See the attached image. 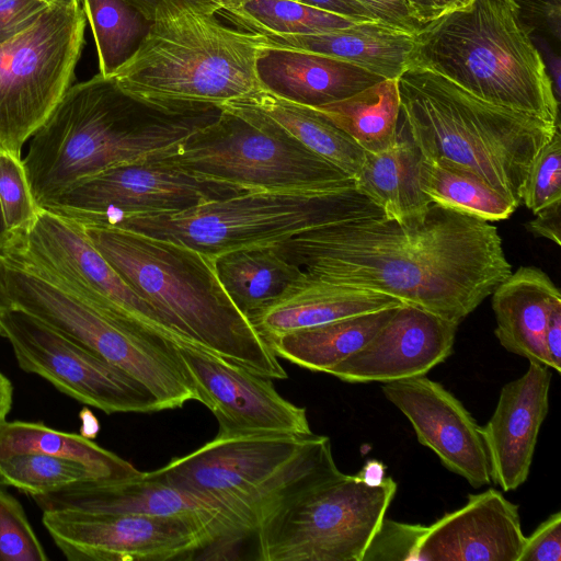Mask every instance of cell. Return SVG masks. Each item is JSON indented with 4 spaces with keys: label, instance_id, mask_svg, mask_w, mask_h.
Wrapping results in <instances>:
<instances>
[{
    "label": "cell",
    "instance_id": "6da1fadb",
    "mask_svg": "<svg viewBox=\"0 0 561 561\" xmlns=\"http://www.w3.org/2000/svg\"><path fill=\"white\" fill-rule=\"evenodd\" d=\"M273 248L310 277L385 294L457 324L512 273L495 226L436 203L421 220L348 219Z\"/></svg>",
    "mask_w": 561,
    "mask_h": 561
},
{
    "label": "cell",
    "instance_id": "7a4b0ae2",
    "mask_svg": "<svg viewBox=\"0 0 561 561\" xmlns=\"http://www.w3.org/2000/svg\"><path fill=\"white\" fill-rule=\"evenodd\" d=\"M220 113L144 101L100 73L76 83L31 136L22 162L33 198L39 206L106 169L164 151Z\"/></svg>",
    "mask_w": 561,
    "mask_h": 561
},
{
    "label": "cell",
    "instance_id": "3957f363",
    "mask_svg": "<svg viewBox=\"0 0 561 561\" xmlns=\"http://www.w3.org/2000/svg\"><path fill=\"white\" fill-rule=\"evenodd\" d=\"M81 227L121 277L194 346L256 375L287 378L277 356L227 295L213 257L130 230Z\"/></svg>",
    "mask_w": 561,
    "mask_h": 561
},
{
    "label": "cell",
    "instance_id": "277c9868",
    "mask_svg": "<svg viewBox=\"0 0 561 561\" xmlns=\"http://www.w3.org/2000/svg\"><path fill=\"white\" fill-rule=\"evenodd\" d=\"M398 88L402 127L424 159L473 173L522 204L533 160L560 125L482 101L417 66Z\"/></svg>",
    "mask_w": 561,
    "mask_h": 561
},
{
    "label": "cell",
    "instance_id": "5b68a950",
    "mask_svg": "<svg viewBox=\"0 0 561 561\" xmlns=\"http://www.w3.org/2000/svg\"><path fill=\"white\" fill-rule=\"evenodd\" d=\"M410 66L493 105L560 125L552 78L515 0H470L422 25Z\"/></svg>",
    "mask_w": 561,
    "mask_h": 561
},
{
    "label": "cell",
    "instance_id": "8992f818",
    "mask_svg": "<svg viewBox=\"0 0 561 561\" xmlns=\"http://www.w3.org/2000/svg\"><path fill=\"white\" fill-rule=\"evenodd\" d=\"M261 34L224 24L191 2L164 0L148 34L111 77L126 93L170 105L225 103L260 89Z\"/></svg>",
    "mask_w": 561,
    "mask_h": 561
},
{
    "label": "cell",
    "instance_id": "52a82bcc",
    "mask_svg": "<svg viewBox=\"0 0 561 561\" xmlns=\"http://www.w3.org/2000/svg\"><path fill=\"white\" fill-rule=\"evenodd\" d=\"M149 473L218 504L252 536L284 502L342 471L330 438L312 433L217 434Z\"/></svg>",
    "mask_w": 561,
    "mask_h": 561
},
{
    "label": "cell",
    "instance_id": "ba28073f",
    "mask_svg": "<svg viewBox=\"0 0 561 561\" xmlns=\"http://www.w3.org/2000/svg\"><path fill=\"white\" fill-rule=\"evenodd\" d=\"M383 216L356 188L245 192L187 209L123 218L108 227L190 247L213 259L245 248L272 247L337 221Z\"/></svg>",
    "mask_w": 561,
    "mask_h": 561
},
{
    "label": "cell",
    "instance_id": "9c48e42d",
    "mask_svg": "<svg viewBox=\"0 0 561 561\" xmlns=\"http://www.w3.org/2000/svg\"><path fill=\"white\" fill-rule=\"evenodd\" d=\"M159 156L201 180L242 192L342 191L354 179L273 121L236 103Z\"/></svg>",
    "mask_w": 561,
    "mask_h": 561
},
{
    "label": "cell",
    "instance_id": "30bf717a",
    "mask_svg": "<svg viewBox=\"0 0 561 561\" xmlns=\"http://www.w3.org/2000/svg\"><path fill=\"white\" fill-rule=\"evenodd\" d=\"M4 278L13 307L35 316L137 379L163 410L198 400L175 343L98 310L9 262H4Z\"/></svg>",
    "mask_w": 561,
    "mask_h": 561
},
{
    "label": "cell",
    "instance_id": "8fae6325",
    "mask_svg": "<svg viewBox=\"0 0 561 561\" xmlns=\"http://www.w3.org/2000/svg\"><path fill=\"white\" fill-rule=\"evenodd\" d=\"M397 492L391 477L377 486L357 474L314 484L277 507L256 529L261 561H363Z\"/></svg>",
    "mask_w": 561,
    "mask_h": 561
},
{
    "label": "cell",
    "instance_id": "7c38bea8",
    "mask_svg": "<svg viewBox=\"0 0 561 561\" xmlns=\"http://www.w3.org/2000/svg\"><path fill=\"white\" fill-rule=\"evenodd\" d=\"M85 24L81 5H50L0 44V149L21 157L24 142L72 85Z\"/></svg>",
    "mask_w": 561,
    "mask_h": 561
},
{
    "label": "cell",
    "instance_id": "4fadbf2b",
    "mask_svg": "<svg viewBox=\"0 0 561 561\" xmlns=\"http://www.w3.org/2000/svg\"><path fill=\"white\" fill-rule=\"evenodd\" d=\"M3 261L98 310L124 318L172 343L193 345L121 277L82 227L71 220L38 207L33 226L13 243Z\"/></svg>",
    "mask_w": 561,
    "mask_h": 561
},
{
    "label": "cell",
    "instance_id": "5bb4252c",
    "mask_svg": "<svg viewBox=\"0 0 561 561\" xmlns=\"http://www.w3.org/2000/svg\"><path fill=\"white\" fill-rule=\"evenodd\" d=\"M242 193L187 174L158 152L87 178L38 207L81 226L108 227L123 218L183 210Z\"/></svg>",
    "mask_w": 561,
    "mask_h": 561
},
{
    "label": "cell",
    "instance_id": "9a60e30c",
    "mask_svg": "<svg viewBox=\"0 0 561 561\" xmlns=\"http://www.w3.org/2000/svg\"><path fill=\"white\" fill-rule=\"evenodd\" d=\"M0 335L21 369L84 404L106 414L163 411L137 379L21 308L0 311Z\"/></svg>",
    "mask_w": 561,
    "mask_h": 561
},
{
    "label": "cell",
    "instance_id": "2e32d148",
    "mask_svg": "<svg viewBox=\"0 0 561 561\" xmlns=\"http://www.w3.org/2000/svg\"><path fill=\"white\" fill-rule=\"evenodd\" d=\"M42 522L70 561H167L219 545L208 526L188 518L54 510Z\"/></svg>",
    "mask_w": 561,
    "mask_h": 561
},
{
    "label": "cell",
    "instance_id": "e0dca14e",
    "mask_svg": "<svg viewBox=\"0 0 561 561\" xmlns=\"http://www.w3.org/2000/svg\"><path fill=\"white\" fill-rule=\"evenodd\" d=\"M198 401L218 421V435H310L307 412L283 398L271 378L205 350L176 344Z\"/></svg>",
    "mask_w": 561,
    "mask_h": 561
},
{
    "label": "cell",
    "instance_id": "ac0fdd59",
    "mask_svg": "<svg viewBox=\"0 0 561 561\" xmlns=\"http://www.w3.org/2000/svg\"><path fill=\"white\" fill-rule=\"evenodd\" d=\"M32 497L43 512L77 510L194 519L208 526L222 547L251 536L218 504L175 488L149 472L118 481H77Z\"/></svg>",
    "mask_w": 561,
    "mask_h": 561
},
{
    "label": "cell",
    "instance_id": "d6986e66",
    "mask_svg": "<svg viewBox=\"0 0 561 561\" xmlns=\"http://www.w3.org/2000/svg\"><path fill=\"white\" fill-rule=\"evenodd\" d=\"M381 390L407 416L419 443L432 449L444 467L473 488L492 482L482 426L442 383L420 376L383 382Z\"/></svg>",
    "mask_w": 561,
    "mask_h": 561
},
{
    "label": "cell",
    "instance_id": "ffe728a7",
    "mask_svg": "<svg viewBox=\"0 0 561 561\" xmlns=\"http://www.w3.org/2000/svg\"><path fill=\"white\" fill-rule=\"evenodd\" d=\"M458 324L403 305L356 353L330 375L345 382H389L426 376L453 353Z\"/></svg>",
    "mask_w": 561,
    "mask_h": 561
},
{
    "label": "cell",
    "instance_id": "44dd1931",
    "mask_svg": "<svg viewBox=\"0 0 561 561\" xmlns=\"http://www.w3.org/2000/svg\"><path fill=\"white\" fill-rule=\"evenodd\" d=\"M525 535L518 506L500 491L469 494L460 508L432 525L417 547V561H518Z\"/></svg>",
    "mask_w": 561,
    "mask_h": 561
},
{
    "label": "cell",
    "instance_id": "7402d4cb",
    "mask_svg": "<svg viewBox=\"0 0 561 561\" xmlns=\"http://www.w3.org/2000/svg\"><path fill=\"white\" fill-rule=\"evenodd\" d=\"M551 371L529 362L526 373L501 389L495 410L482 426L492 482L514 491L526 482L540 427L548 414Z\"/></svg>",
    "mask_w": 561,
    "mask_h": 561
},
{
    "label": "cell",
    "instance_id": "603a6c76",
    "mask_svg": "<svg viewBox=\"0 0 561 561\" xmlns=\"http://www.w3.org/2000/svg\"><path fill=\"white\" fill-rule=\"evenodd\" d=\"M256 76L263 90L307 106L343 100L386 79L341 59L268 46L257 57Z\"/></svg>",
    "mask_w": 561,
    "mask_h": 561
},
{
    "label": "cell",
    "instance_id": "cb8c5ba5",
    "mask_svg": "<svg viewBox=\"0 0 561 561\" xmlns=\"http://www.w3.org/2000/svg\"><path fill=\"white\" fill-rule=\"evenodd\" d=\"M403 305L391 296L331 284L301 271L280 296L248 316V320L267 342L293 331Z\"/></svg>",
    "mask_w": 561,
    "mask_h": 561
},
{
    "label": "cell",
    "instance_id": "d4e9b609",
    "mask_svg": "<svg viewBox=\"0 0 561 561\" xmlns=\"http://www.w3.org/2000/svg\"><path fill=\"white\" fill-rule=\"evenodd\" d=\"M558 302L560 290L542 270L522 266L511 273L492 293L494 334L500 344L550 368L545 334L549 313Z\"/></svg>",
    "mask_w": 561,
    "mask_h": 561
},
{
    "label": "cell",
    "instance_id": "484cf974",
    "mask_svg": "<svg viewBox=\"0 0 561 561\" xmlns=\"http://www.w3.org/2000/svg\"><path fill=\"white\" fill-rule=\"evenodd\" d=\"M261 35L263 46L341 59L390 79H397L410 66L415 37V33L379 21L319 34Z\"/></svg>",
    "mask_w": 561,
    "mask_h": 561
},
{
    "label": "cell",
    "instance_id": "4316f807",
    "mask_svg": "<svg viewBox=\"0 0 561 561\" xmlns=\"http://www.w3.org/2000/svg\"><path fill=\"white\" fill-rule=\"evenodd\" d=\"M422 153L404 128L390 149L365 152L353 176L356 191L378 206L383 217L400 224L423 219L432 204L420 183Z\"/></svg>",
    "mask_w": 561,
    "mask_h": 561
},
{
    "label": "cell",
    "instance_id": "83f0119b",
    "mask_svg": "<svg viewBox=\"0 0 561 561\" xmlns=\"http://www.w3.org/2000/svg\"><path fill=\"white\" fill-rule=\"evenodd\" d=\"M397 308L293 331L266 343L277 357L311 371L329 374L337 364L359 351L387 323Z\"/></svg>",
    "mask_w": 561,
    "mask_h": 561
},
{
    "label": "cell",
    "instance_id": "f1b7e54d",
    "mask_svg": "<svg viewBox=\"0 0 561 561\" xmlns=\"http://www.w3.org/2000/svg\"><path fill=\"white\" fill-rule=\"evenodd\" d=\"M229 102L250 107L266 116L306 148L352 178L363 162L365 151L348 135L310 106L288 101L263 89Z\"/></svg>",
    "mask_w": 561,
    "mask_h": 561
},
{
    "label": "cell",
    "instance_id": "f546056e",
    "mask_svg": "<svg viewBox=\"0 0 561 561\" xmlns=\"http://www.w3.org/2000/svg\"><path fill=\"white\" fill-rule=\"evenodd\" d=\"M18 454H45L82 463L101 481L141 474L130 462L83 435L60 432L43 423L4 421L0 425V459Z\"/></svg>",
    "mask_w": 561,
    "mask_h": 561
},
{
    "label": "cell",
    "instance_id": "4dcf8cb0",
    "mask_svg": "<svg viewBox=\"0 0 561 561\" xmlns=\"http://www.w3.org/2000/svg\"><path fill=\"white\" fill-rule=\"evenodd\" d=\"M214 262L224 289L247 318L275 300L301 274L273 245L226 252Z\"/></svg>",
    "mask_w": 561,
    "mask_h": 561
},
{
    "label": "cell",
    "instance_id": "1f68e13d",
    "mask_svg": "<svg viewBox=\"0 0 561 561\" xmlns=\"http://www.w3.org/2000/svg\"><path fill=\"white\" fill-rule=\"evenodd\" d=\"M348 135L365 152L393 147L398 137V78L382 79L340 101L310 106Z\"/></svg>",
    "mask_w": 561,
    "mask_h": 561
},
{
    "label": "cell",
    "instance_id": "d6a6232c",
    "mask_svg": "<svg viewBox=\"0 0 561 561\" xmlns=\"http://www.w3.org/2000/svg\"><path fill=\"white\" fill-rule=\"evenodd\" d=\"M420 183L432 203L482 220L506 219L518 208L473 173L424 158L420 163Z\"/></svg>",
    "mask_w": 561,
    "mask_h": 561
},
{
    "label": "cell",
    "instance_id": "836d02e7",
    "mask_svg": "<svg viewBox=\"0 0 561 561\" xmlns=\"http://www.w3.org/2000/svg\"><path fill=\"white\" fill-rule=\"evenodd\" d=\"M218 15L257 34L308 35L346 28L360 22L295 0H241Z\"/></svg>",
    "mask_w": 561,
    "mask_h": 561
},
{
    "label": "cell",
    "instance_id": "e575fe53",
    "mask_svg": "<svg viewBox=\"0 0 561 561\" xmlns=\"http://www.w3.org/2000/svg\"><path fill=\"white\" fill-rule=\"evenodd\" d=\"M99 59V73L111 77L139 47L152 21L126 0H81Z\"/></svg>",
    "mask_w": 561,
    "mask_h": 561
},
{
    "label": "cell",
    "instance_id": "d590c367",
    "mask_svg": "<svg viewBox=\"0 0 561 561\" xmlns=\"http://www.w3.org/2000/svg\"><path fill=\"white\" fill-rule=\"evenodd\" d=\"M83 480L98 479L90 469L71 459L45 454H18L0 459V484L31 496Z\"/></svg>",
    "mask_w": 561,
    "mask_h": 561
},
{
    "label": "cell",
    "instance_id": "8d00e7d4",
    "mask_svg": "<svg viewBox=\"0 0 561 561\" xmlns=\"http://www.w3.org/2000/svg\"><path fill=\"white\" fill-rule=\"evenodd\" d=\"M0 208L12 247L33 226L38 206L31 193L21 157L3 149H0Z\"/></svg>",
    "mask_w": 561,
    "mask_h": 561
},
{
    "label": "cell",
    "instance_id": "74e56055",
    "mask_svg": "<svg viewBox=\"0 0 561 561\" xmlns=\"http://www.w3.org/2000/svg\"><path fill=\"white\" fill-rule=\"evenodd\" d=\"M47 560L20 502L0 490V561Z\"/></svg>",
    "mask_w": 561,
    "mask_h": 561
},
{
    "label": "cell",
    "instance_id": "f35d334b",
    "mask_svg": "<svg viewBox=\"0 0 561 561\" xmlns=\"http://www.w3.org/2000/svg\"><path fill=\"white\" fill-rule=\"evenodd\" d=\"M558 201H561L560 128L533 160L522 195V203L534 215Z\"/></svg>",
    "mask_w": 561,
    "mask_h": 561
},
{
    "label": "cell",
    "instance_id": "ab89813d",
    "mask_svg": "<svg viewBox=\"0 0 561 561\" xmlns=\"http://www.w3.org/2000/svg\"><path fill=\"white\" fill-rule=\"evenodd\" d=\"M427 526L383 518L363 561L417 560V547Z\"/></svg>",
    "mask_w": 561,
    "mask_h": 561
},
{
    "label": "cell",
    "instance_id": "60d3db41",
    "mask_svg": "<svg viewBox=\"0 0 561 561\" xmlns=\"http://www.w3.org/2000/svg\"><path fill=\"white\" fill-rule=\"evenodd\" d=\"M561 560V512L545 519L528 537L518 561Z\"/></svg>",
    "mask_w": 561,
    "mask_h": 561
},
{
    "label": "cell",
    "instance_id": "b9f144b4",
    "mask_svg": "<svg viewBox=\"0 0 561 561\" xmlns=\"http://www.w3.org/2000/svg\"><path fill=\"white\" fill-rule=\"evenodd\" d=\"M48 7L42 0H0V44L32 24Z\"/></svg>",
    "mask_w": 561,
    "mask_h": 561
},
{
    "label": "cell",
    "instance_id": "7bdbcfd3",
    "mask_svg": "<svg viewBox=\"0 0 561 561\" xmlns=\"http://www.w3.org/2000/svg\"><path fill=\"white\" fill-rule=\"evenodd\" d=\"M359 2L375 20L402 28L412 33H416L421 28L419 24L409 13L403 0H356Z\"/></svg>",
    "mask_w": 561,
    "mask_h": 561
},
{
    "label": "cell",
    "instance_id": "ee69618b",
    "mask_svg": "<svg viewBox=\"0 0 561 561\" xmlns=\"http://www.w3.org/2000/svg\"><path fill=\"white\" fill-rule=\"evenodd\" d=\"M520 18L528 16L549 36L560 42V0H515Z\"/></svg>",
    "mask_w": 561,
    "mask_h": 561
},
{
    "label": "cell",
    "instance_id": "f6af8a7d",
    "mask_svg": "<svg viewBox=\"0 0 561 561\" xmlns=\"http://www.w3.org/2000/svg\"><path fill=\"white\" fill-rule=\"evenodd\" d=\"M561 201L548 205L537 214L535 218L527 224V228L537 237H543L560 245L561 232Z\"/></svg>",
    "mask_w": 561,
    "mask_h": 561
},
{
    "label": "cell",
    "instance_id": "bcb514c9",
    "mask_svg": "<svg viewBox=\"0 0 561 561\" xmlns=\"http://www.w3.org/2000/svg\"><path fill=\"white\" fill-rule=\"evenodd\" d=\"M545 345L550 368L561 371V302L553 306L549 313Z\"/></svg>",
    "mask_w": 561,
    "mask_h": 561
},
{
    "label": "cell",
    "instance_id": "7dc6e473",
    "mask_svg": "<svg viewBox=\"0 0 561 561\" xmlns=\"http://www.w3.org/2000/svg\"><path fill=\"white\" fill-rule=\"evenodd\" d=\"M357 21H377L356 0H295Z\"/></svg>",
    "mask_w": 561,
    "mask_h": 561
},
{
    "label": "cell",
    "instance_id": "c3c4849f",
    "mask_svg": "<svg viewBox=\"0 0 561 561\" xmlns=\"http://www.w3.org/2000/svg\"><path fill=\"white\" fill-rule=\"evenodd\" d=\"M135 9H137L145 18L152 21L156 9L164 0H126ZM191 2L207 11L214 12L218 15L224 5L217 0H180Z\"/></svg>",
    "mask_w": 561,
    "mask_h": 561
},
{
    "label": "cell",
    "instance_id": "681fc988",
    "mask_svg": "<svg viewBox=\"0 0 561 561\" xmlns=\"http://www.w3.org/2000/svg\"><path fill=\"white\" fill-rule=\"evenodd\" d=\"M411 16L421 25L438 18L431 0H403Z\"/></svg>",
    "mask_w": 561,
    "mask_h": 561
},
{
    "label": "cell",
    "instance_id": "f907efd6",
    "mask_svg": "<svg viewBox=\"0 0 561 561\" xmlns=\"http://www.w3.org/2000/svg\"><path fill=\"white\" fill-rule=\"evenodd\" d=\"M387 467L377 459L366 461L363 468L356 473L357 477L369 486H377L386 479Z\"/></svg>",
    "mask_w": 561,
    "mask_h": 561
},
{
    "label": "cell",
    "instance_id": "816d5d0a",
    "mask_svg": "<svg viewBox=\"0 0 561 561\" xmlns=\"http://www.w3.org/2000/svg\"><path fill=\"white\" fill-rule=\"evenodd\" d=\"M13 386L8 377L0 371V425L7 421L11 411Z\"/></svg>",
    "mask_w": 561,
    "mask_h": 561
},
{
    "label": "cell",
    "instance_id": "f5cc1de1",
    "mask_svg": "<svg viewBox=\"0 0 561 561\" xmlns=\"http://www.w3.org/2000/svg\"><path fill=\"white\" fill-rule=\"evenodd\" d=\"M470 0H431L438 16L467 4Z\"/></svg>",
    "mask_w": 561,
    "mask_h": 561
},
{
    "label": "cell",
    "instance_id": "db71d44e",
    "mask_svg": "<svg viewBox=\"0 0 561 561\" xmlns=\"http://www.w3.org/2000/svg\"><path fill=\"white\" fill-rule=\"evenodd\" d=\"M12 307L4 278V261L0 259V311Z\"/></svg>",
    "mask_w": 561,
    "mask_h": 561
},
{
    "label": "cell",
    "instance_id": "11a10c76",
    "mask_svg": "<svg viewBox=\"0 0 561 561\" xmlns=\"http://www.w3.org/2000/svg\"><path fill=\"white\" fill-rule=\"evenodd\" d=\"M11 247L10 237L4 227L2 213L0 208V259L4 260L9 254Z\"/></svg>",
    "mask_w": 561,
    "mask_h": 561
},
{
    "label": "cell",
    "instance_id": "9f6ffc18",
    "mask_svg": "<svg viewBox=\"0 0 561 561\" xmlns=\"http://www.w3.org/2000/svg\"><path fill=\"white\" fill-rule=\"evenodd\" d=\"M48 5L53 7H64V8H71L76 5H80L81 0H42Z\"/></svg>",
    "mask_w": 561,
    "mask_h": 561
},
{
    "label": "cell",
    "instance_id": "6f0895ef",
    "mask_svg": "<svg viewBox=\"0 0 561 561\" xmlns=\"http://www.w3.org/2000/svg\"><path fill=\"white\" fill-rule=\"evenodd\" d=\"M219 1L224 7L233 5L240 2L241 0H217Z\"/></svg>",
    "mask_w": 561,
    "mask_h": 561
}]
</instances>
